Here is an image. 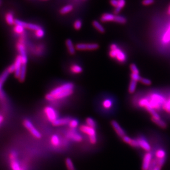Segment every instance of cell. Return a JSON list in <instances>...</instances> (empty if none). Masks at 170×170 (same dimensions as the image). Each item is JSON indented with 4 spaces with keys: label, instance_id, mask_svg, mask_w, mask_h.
<instances>
[{
    "label": "cell",
    "instance_id": "6da1fadb",
    "mask_svg": "<svg viewBox=\"0 0 170 170\" xmlns=\"http://www.w3.org/2000/svg\"><path fill=\"white\" fill-rule=\"evenodd\" d=\"M74 91V85L71 83L62 84L52 90L50 93L54 101L63 99L72 95Z\"/></svg>",
    "mask_w": 170,
    "mask_h": 170
},
{
    "label": "cell",
    "instance_id": "7a4b0ae2",
    "mask_svg": "<svg viewBox=\"0 0 170 170\" xmlns=\"http://www.w3.org/2000/svg\"><path fill=\"white\" fill-rule=\"evenodd\" d=\"M147 98L149 101V105L157 111L163 109V105L167 100L163 95L158 93H152Z\"/></svg>",
    "mask_w": 170,
    "mask_h": 170
},
{
    "label": "cell",
    "instance_id": "3957f363",
    "mask_svg": "<svg viewBox=\"0 0 170 170\" xmlns=\"http://www.w3.org/2000/svg\"><path fill=\"white\" fill-rule=\"evenodd\" d=\"M9 165L12 170H26V168L23 163L19 161L18 156L15 150H12L9 153Z\"/></svg>",
    "mask_w": 170,
    "mask_h": 170
},
{
    "label": "cell",
    "instance_id": "277c9868",
    "mask_svg": "<svg viewBox=\"0 0 170 170\" xmlns=\"http://www.w3.org/2000/svg\"><path fill=\"white\" fill-rule=\"evenodd\" d=\"M79 130L85 134L89 137V142L91 144L95 145L97 143V137H96V132L95 128H91L86 124H82L79 126Z\"/></svg>",
    "mask_w": 170,
    "mask_h": 170
},
{
    "label": "cell",
    "instance_id": "5b68a950",
    "mask_svg": "<svg viewBox=\"0 0 170 170\" xmlns=\"http://www.w3.org/2000/svg\"><path fill=\"white\" fill-rule=\"evenodd\" d=\"M23 124L24 127L29 132V133H31L34 137L39 139L42 137L41 134L36 128H35V126H34L33 123L30 120L28 119H24L23 122Z\"/></svg>",
    "mask_w": 170,
    "mask_h": 170
},
{
    "label": "cell",
    "instance_id": "8992f818",
    "mask_svg": "<svg viewBox=\"0 0 170 170\" xmlns=\"http://www.w3.org/2000/svg\"><path fill=\"white\" fill-rule=\"evenodd\" d=\"M109 55L112 58L116 59L120 63H124L127 60V55L121 49L117 47L114 50H110Z\"/></svg>",
    "mask_w": 170,
    "mask_h": 170
},
{
    "label": "cell",
    "instance_id": "52a82bcc",
    "mask_svg": "<svg viewBox=\"0 0 170 170\" xmlns=\"http://www.w3.org/2000/svg\"><path fill=\"white\" fill-rule=\"evenodd\" d=\"M17 48L20 53V55L21 56L23 65H26L27 63V57L26 54L24 37L23 36H22L19 40L18 43L17 44Z\"/></svg>",
    "mask_w": 170,
    "mask_h": 170
},
{
    "label": "cell",
    "instance_id": "ba28073f",
    "mask_svg": "<svg viewBox=\"0 0 170 170\" xmlns=\"http://www.w3.org/2000/svg\"><path fill=\"white\" fill-rule=\"evenodd\" d=\"M44 112L47 119L52 124L58 119V113L54 107L46 106L45 107Z\"/></svg>",
    "mask_w": 170,
    "mask_h": 170
},
{
    "label": "cell",
    "instance_id": "9c48e42d",
    "mask_svg": "<svg viewBox=\"0 0 170 170\" xmlns=\"http://www.w3.org/2000/svg\"><path fill=\"white\" fill-rule=\"evenodd\" d=\"M154 152L150 151V152H147L145 154L144 156L143 159L142 166V170H148L150 164L152 163V160L153 159V156H154Z\"/></svg>",
    "mask_w": 170,
    "mask_h": 170
},
{
    "label": "cell",
    "instance_id": "30bf717a",
    "mask_svg": "<svg viewBox=\"0 0 170 170\" xmlns=\"http://www.w3.org/2000/svg\"><path fill=\"white\" fill-rule=\"evenodd\" d=\"M66 137L68 139L72 141L75 142L79 143L83 141V137L79 133H77L75 129H70L66 134Z\"/></svg>",
    "mask_w": 170,
    "mask_h": 170
},
{
    "label": "cell",
    "instance_id": "8fae6325",
    "mask_svg": "<svg viewBox=\"0 0 170 170\" xmlns=\"http://www.w3.org/2000/svg\"><path fill=\"white\" fill-rule=\"evenodd\" d=\"M139 143L140 148H142L143 150L147 152H150L152 150V147L150 144L148 140L145 138L143 135H140L136 138Z\"/></svg>",
    "mask_w": 170,
    "mask_h": 170
},
{
    "label": "cell",
    "instance_id": "7c38bea8",
    "mask_svg": "<svg viewBox=\"0 0 170 170\" xmlns=\"http://www.w3.org/2000/svg\"><path fill=\"white\" fill-rule=\"evenodd\" d=\"M78 50H95L99 48L97 44H78L75 46Z\"/></svg>",
    "mask_w": 170,
    "mask_h": 170
},
{
    "label": "cell",
    "instance_id": "4fadbf2b",
    "mask_svg": "<svg viewBox=\"0 0 170 170\" xmlns=\"http://www.w3.org/2000/svg\"><path fill=\"white\" fill-rule=\"evenodd\" d=\"M15 66V72L14 75L17 78H18L20 77L22 67V60L21 56L19 55L16 57L14 63Z\"/></svg>",
    "mask_w": 170,
    "mask_h": 170
},
{
    "label": "cell",
    "instance_id": "5bb4252c",
    "mask_svg": "<svg viewBox=\"0 0 170 170\" xmlns=\"http://www.w3.org/2000/svg\"><path fill=\"white\" fill-rule=\"evenodd\" d=\"M111 124L112 126V128H114L115 132L119 137L122 138L124 135H126L125 131L123 128H122L121 126L119 125V124L116 121L112 120V121L111 122Z\"/></svg>",
    "mask_w": 170,
    "mask_h": 170
},
{
    "label": "cell",
    "instance_id": "9a60e30c",
    "mask_svg": "<svg viewBox=\"0 0 170 170\" xmlns=\"http://www.w3.org/2000/svg\"><path fill=\"white\" fill-rule=\"evenodd\" d=\"M70 117H62V118H58L52 124L54 127H60V126H65L68 124L70 122Z\"/></svg>",
    "mask_w": 170,
    "mask_h": 170
},
{
    "label": "cell",
    "instance_id": "2e32d148",
    "mask_svg": "<svg viewBox=\"0 0 170 170\" xmlns=\"http://www.w3.org/2000/svg\"><path fill=\"white\" fill-rule=\"evenodd\" d=\"M155 157L158 159L166 158V152L163 148H158L155 152Z\"/></svg>",
    "mask_w": 170,
    "mask_h": 170
},
{
    "label": "cell",
    "instance_id": "e0dca14e",
    "mask_svg": "<svg viewBox=\"0 0 170 170\" xmlns=\"http://www.w3.org/2000/svg\"><path fill=\"white\" fill-rule=\"evenodd\" d=\"M115 16L116 15L111 13H104L101 17V21L103 22H114Z\"/></svg>",
    "mask_w": 170,
    "mask_h": 170
},
{
    "label": "cell",
    "instance_id": "ac0fdd59",
    "mask_svg": "<svg viewBox=\"0 0 170 170\" xmlns=\"http://www.w3.org/2000/svg\"><path fill=\"white\" fill-rule=\"evenodd\" d=\"M50 142H51L52 145L55 148L60 147L61 144V139L58 135H56V134L52 135Z\"/></svg>",
    "mask_w": 170,
    "mask_h": 170
},
{
    "label": "cell",
    "instance_id": "d6986e66",
    "mask_svg": "<svg viewBox=\"0 0 170 170\" xmlns=\"http://www.w3.org/2000/svg\"><path fill=\"white\" fill-rule=\"evenodd\" d=\"M162 42L164 44H168L170 42V25L163 34L162 37Z\"/></svg>",
    "mask_w": 170,
    "mask_h": 170
},
{
    "label": "cell",
    "instance_id": "ffe728a7",
    "mask_svg": "<svg viewBox=\"0 0 170 170\" xmlns=\"http://www.w3.org/2000/svg\"><path fill=\"white\" fill-rule=\"evenodd\" d=\"M5 19L7 24L9 25H13L15 24V19L14 18V16L11 12H8L7 14H6L5 16Z\"/></svg>",
    "mask_w": 170,
    "mask_h": 170
},
{
    "label": "cell",
    "instance_id": "44dd1931",
    "mask_svg": "<svg viewBox=\"0 0 170 170\" xmlns=\"http://www.w3.org/2000/svg\"><path fill=\"white\" fill-rule=\"evenodd\" d=\"M152 121L154 122V124H156L158 126H159L160 127H161V128H163V129H165L167 128V124L165 122L162 120L161 119H155L154 118H152Z\"/></svg>",
    "mask_w": 170,
    "mask_h": 170
},
{
    "label": "cell",
    "instance_id": "7402d4cb",
    "mask_svg": "<svg viewBox=\"0 0 170 170\" xmlns=\"http://www.w3.org/2000/svg\"><path fill=\"white\" fill-rule=\"evenodd\" d=\"M118 1H119V5L116 8H115L114 10V13L115 14L119 13L121 11L122 9L126 5V1L125 0H118Z\"/></svg>",
    "mask_w": 170,
    "mask_h": 170
},
{
    "label": "cell",
    "instance_id": "603a6c76",
    "mask_svg": "<svg viewBox=\"0 0 170 170\" xmlns=\"http://www.w3.org/2000/svg\"><path fill=\"white\" fill-rule=\"evenodd\" d=\"M66 45L67 47L68 50L71 55H73L75 54V47L73 45L72 40L70 39H68L66 41Z\"/></svg>",
    "mask_w": 170,
    "mask_h": 170
},
{
    "label": "cell",
    "instance_id": "cb8c5ba5",
    "mask_svg": "<svg viewBox=\"0 0 170 170\" xmlns=\"http://www.w3.org/2000/svg\"><path fill=\"white\" fill-rule=\"evenodd\" d=\"M137 86V82L131 80V82L129 85V88H128L129 93L131 94L134 93L136 90Z\"/></svg>",
    "mask_w": 170,
    "mask_h": 170
},
{
    "label": "cell",
    "instance_id": "d4e9b609",
    "mask_svg": "<svg viewBox=\"0 0 170 170\" xmlns=\"http://www.w3.org/2000/svg\"><path fill=\"white\" fill-rule=\"evenodd\" d=\"M70 71L75 74H79L83 71L82 68L78 65H73L70 68Z\"/></svg>",
    "mask_w": 170,
    "mask_h": 170
},
{
    "label": "cell",
    "instance_id": "484cf974",
    "mask_svg": "<svg viewBox=\"0 0 170 170\" xmlns=\"http://www.w3.org/2000/svg\"><path fill=\"white\" fill-rule=\"evenodd\" d=\"M9 74V73L7 71V70H6L4 71L3 72L2 74V75H1V79H0V87H1V89H2L3 84L5 83L6 80V79L8 77Z\"/></svg>",
    "mask_w": 170,
    "mask_h": 170
},
{
    "label": "cell",
    "instance_id": "4316f807",
    "mask_svg": "<svg viewBox=\"0 0 170 170\" xmlns=\"http://www.w3.org/2000/svg\"><path fill=\"white\" fill-rule=\"evenodd\" d=\"M65 163L67 170H75V166L71 158H66L65 160Z\"/></svg>",
    "mask_w": 170,
    "mask_h": 170
},
{
    "label": "cell",
    "instance_id": "83f0119b",
    "mask_svg": "<svg viewBox=\"0 0 170 170\" xmlns=\"http://www.w3.org/2000/svg\"><path fill=\"white\" fill-rule=\"evenodd\" d=\"M85 123L87 126L90 127L91 128H95L96 127V123L95 121L91 117H88L85 119Z\"/></svg>",
    "mask_w": 170,
    "mask_h": 170
},
{
    "label": "cell",
    "instance_id": "f1b7e54d",
    "mask_svg": "<svg viewBox=\"0 0 170 170\" xmlns=\"http://www.w3.org/2000/svg\"><path fill=\"white\" fill-rule=\"evenodd\" d=\"M73 9V7L72 5H67L61 8L60 10V13L62 14H67L69 12H71Z\"/></svg>",
    "mask_w": 170,
    "mask_h": 170
},
{
    "label": "cell",
    "instance_id": "f546056e",
    "mask_svg": "<svg viewBox=\"0 0 170 170\" xmlns=\"http://www.w3.org/2000/svg\"><path fill=\"white\" fill-rule=\"evenodd\" d=\"M103 107L106 109H109L112 107L113 103L110 99H106L103 102Z\"/></svg>",
    "mask_w": 170,
    "mask_h": 170
},
{
    "label": "cell",
    "instance_id": "4dcf8cb0",
    "mask_svg": "<svg viewBox=\"0 0 170 170\" xmlns=\"http://www.w3.org/2000/svg\"><path fill=\"white\" fill-rule=\"evenodd\" d=\"M94 28H95L96 30H98L99 32H100V33H104L105 32V29L103 27V26L99 22L95 21L93 22V23Z\"/></svg>",
    "mask_w": 170,
    "mask_h": 170
},
{
    "label": "cell",
    "instance_id": "1f68e13d",
    "mask_svg": "<svg viewBox=\"0 0 170 170\" xmlns=\"http://www.w3.org/2000/svg\"><path fill=\"white\" fill-rule=\"evenodd\" d=\"M68 126L70 127V129H75L79 126V122L76 119H72L70 120Z\"/></svg>",
    "mask_w": 170,
    "mask_h": 170
},
{
    "label": "cell",
    "instance_id": "d6a6232c",
    "mask_svg": "<svg viewBox=\"0 0 170 170\" xmlns=\"http://www.w3.org/2000/svg\"><path fill=\"white\" fill-rule=\"evenodd\" d=\"M114 22L117 23L124 24H125L127 22V19L124 17L116 15L115 16V19H114Z\"/></svg>",
    "mask_w": 170,
    "mask_h": 170
},
{
    "label": "cell",
    "instance_id": "836d02e7",
    "mask_svg": "<svg viewBox=\"0 0 170 170\" xmlns=\"http://www.w3.org/2000/svg\"><path fill=\"white\" fill-rule=\"evenodd\" d=\"M24 29L25 28L22 26L16 25L14 28V32L17 34L23 35L24 33Z\"/></svg>",
    "mask_w": 170,
    "mask_h": 170
},
{
    "label": "cell",
    "instance_id": "e575fe53",
    "mask_svg": "<svg viewBox=\"0 0 170 170\" xmlns=\"http://www.w3.org/2000/svg\"><path fill=\"white\" fill-rule=\"evenodd\" d=\"M26 70H27V67L26 65H22V67L21 72V75H20V77L19 78V79L21 82H23L26 78Z\"/></svg>",
    "mask_w": 170,
    "mask_h": 170
},
{
    "label": "cell",
    "instance_id": "d590c367",
    "mask_svg": "<svg viewBox=\"0 0 170 170\" xmlns=\"http://www.w3.org/2000/svg\"><path fill=\"white\" fill-rule=\"evenodd\" d=\"M41 28L40 26L37 24L33 23H27L26 28H27L31 31H36Z\"/></svg>",
    "mask_w": 170,
    "mask_h": 170
},
{
    "label": "cell",
    "instance_id": "8d00e7d4",
    "mask_svg": "<svg viewBox=\"0 0 170 170\" xmlns=\"http://www.w3.org/2000/svg\"><path fill=\"white\" fill-rule=\"evenodd\" d=\"M163 109L168 114H170V96L166 101Z\"/></svg>",
    "mask_w": 170,
    "mask_h": 170
},
{
    "label": "cell",
    "instance_id": "74e56055",
    "mask_svg": "<svg viewBox=\"0 0 170 170\" xmlns=\"http://www.w3.org/2000/svg\"><path fill=\"white\" fill-rule=\"evenodd\" d=\"M130 70H131L132 73L138 74V75L140 74L139 70L138 69L137 65L134 63H132L130 65Z\"/></svg>",
    "mask_w": 170,
    "mask_h": 170
},
{
    "label": "cell",
    "instance_id": "f35d334b",
    "mask_svg": "<svg viewBox=\"0 0 170 170\" xmlns=\"http://www.w3.org/2000/svg\"><path fill=\"white\" fill-rule=\"evenodd\" d=\"M131 80H133L136 82H139L141 80L142 77H141L138 74H134V73H131Z\"/></svg>",
    "mask_w": 170,
    "mask_h": 170
},
{
    "label": "cell",
    "instance_id": "ab89813d",
    "mask_svg": "<svg viewBox=\"0 0 170 170\" xmlns=\"http://www.w3.org/2000/svg\"><path fill=\"white\" fill-rule=\"evenodd\" d=\"M35 34L37 38H41L44 36V31L42 28H40L37 31H35Z\"/></svg>",
    "mask_w": 170,
    "mask_h": 170
},
{
    "label": "cell",
    "instance_id": "60d3db41",
    "mask_svg": "<svg viewBox=\"0 0 170 170\" xmlns=\"http://www.w3.org/2000/svg\"><path fill=\"white\" fill-rule=\"evenodd\" d=\"M129 145H131V147L134 148H137V149H138L140 148L139 143L138 142L137 139H132V140H131Z\"/></svg>",
    "mask_w": 170,
    "mask_h": 170
},
{
    "label": "cell",
    "instance_id": "b9f144b4",
    "mask_svg": "<svg viewBox=\"0 0 170 170\" xmlns=\"http://www.w3.org/2000/svg\"><path fill=\"white\" fill-rule=\"evenodd\" d=\"M157 165H158V160H157V158L155 157V158L153 159L152 163L150 164V167H149V168L148 169V170H154V168H155Z\"/></svg>",
    "mask_w": 170,
    "mask_h": 170
},
{
    "label": "cell",
    "instance_id": "7bdbcfd3",
    "mask_svg": "<svg viewBox=\"0 0 170 170\" xmlns=\"http://www.w3.org/2000/svg\"><path fill=\"white\" fill-rule=\"evenodd\" d=\"M82 22L80 20H77L75 21L74 23V28L76 29V30H79L81 27H82Z\"/></svg>",
    "mask_w": 170,
    "mask_h": 170
},
{
    "label": "cell",
    "instance_id": "ee69618b",
    "mask_svg": "<svg viewBox=\"0 0 170 170\" xmlns=\"http://www.w3.org/2000/svg\"><path fill=\"white\" fill-rule=\"evenodd\" d=\"M140 82L146 85H150L152 84V81L150 79H147L145 78H143V77Z\"/></svg>",
    "mask_w": 170,
    "mask_h": 170
},
{
    "label": "cell",
    "instance_id": "f6af8a7d",
    "mask_svg": "<svg viewBox=\"0 0 170 170\" xmlns=\"http://www.w3.org/2000/svg\"><path fill=\"white\" fill-rule=\"evenodd\" d=\"M155 2V0H143L142 4L144 6H148L152 5Z\"/></svg>",
    "mask_w": 170,
    "mask_h": 170
},
{
    "label": "cell",
    "instance_id": "bcb514c9",
    "mask_svg": "<svg viewBox=\"0 0 170 170\" xmlns=\"http://www.w3.org/2000/svg\"><path fill=\"white\" fill-rule=\"evenodd\" d=\"M166 158H161V159H158L157 158V160H158V165L162 168L163 165L165 163Z\"/></svg>",
    "mask_w": 170,
    "mask_h": 170
},
{
    "label": "cell",
    "instance_id": "7dc6e473",
    "mask_svg": "<svg viewBox=\"0 0 170 170\" xmlns=\"http://www.w3.org/2000/svg\"><path fill=\"white\" fill-rule=\"evenodd\" d=\"M122 139L124 141V142L126 143L127 144H130L132 139L129 137H128L127 135H124V137L122 138Z\"/></svg>",
    "mask_w": 170,
    "mask_h": 170
},
{
    "label": "cell",
    "instance_id": "c3c4849f",
    "mask_svg": "<svg viewBox=\"0 0 170 170\" xmlns=\"http://www.w3.org/2000/svg\"><path fill=\"white\" fill-rule=\"evenodd\" d=\"M7 71L9 73H12L15 72V66L14 64L12 65L11 66H10L9 67L7 68Z\"/></svg>",
    "mask_w": 170,
    "mask_h": 170
},
{
    "label": "cell",
    "instance_id": "681fc988",
    "mask_svg": "<svg viewBox=\"0 0 170 170\" xmlns=\"http://www.w3.org/2000/svg\"><path fill=\"white\" fill-rule=\"evenodd\" d=\"M110 4L113 7L116 8L119 5V1L118 0H110Z\"/></svg>",
    "mask_w": 170,
    "mask_h": 170
},
{
    "label": "cell",
    "instance_id": "f907efd6",
    "mask_svg": "<svg viewBox=\"0 0 170 170\" xmlns=\"http://www.w3.org/2000/svg\"><path fill=\"white\" fill-rule=\"evenodd\" d=\"M0 98H1V101L3 102L5 100V99H6V96H5V94L3 91L2 90V89H1V93H0Z\"/></svg>",
    "mask_w": 170,
    "mask_h": 170
},
{
    "label": "cell",
    "instance_id": "816d5d0a",
    "mask_svg": "<svg viewBox=\"0 0 170 170\" xmlns=\"http://www.w3.org/2000/svg\"><path fill=\"white\" fill-rule=\"evenodd\" d=\"M4 119H4V117L3 116L2 114H1V116H0V124H1V126H2Z\"/></svg>",
    "mask_w": 170,
    "mask_h": 170
},
{
    "label": "cell",
    "instance_id": "f5cc1de1",
    "mask_svg": "<svg viewBox=\"0 0 170 170\" xmlns=\"http://www.w3.org/2000/svg\"><path fill=\"white\" fill-rule=\"evenodd\" d=\"M117 47H118V46H117V45L116 44H112L110 46V50H114V49H117Z\"/></svg>",
    "mask_w": 170,
    "mask_h": 170
},
{
    "label": "cell",
    "instance_id": "db71d44e",
    "mask_svg": "<svg viewBox=\"0 0 170 170\" xmlns=\"http://www.w3.org/2000/svg\"><path fill=\"white\" fill-rule=\"evenodd\" d=\"M161 170V167L157 165L156 167L155 168L154 170Z\"/></svg>",
    "mask_w": 170,
    "mask_h": 170
},
{
    "label": "cell",
    "instance_id": "11a10c76",
    "mask_svg": "<svg viewBox=\"0 0 170 170\" xmlns=\"http://www.w3.org/2000/svg\"><path fill=\"white\" fill-rule=\"evenodd\" d=\"M168 13L169 14V15H170V8H169L168 9Z\"/></svg>",
    "mask_w": 170,
    "mask_h": 170
},
{
    "label": "cell",
    "instance_id": "9f6ffc18",
    "mask_svg": "<svg viewBox=\"0 0 170 170\" xmlns=\"http://www.w3.org/2000/svg\"><path fill=\"white\" fill-rule=\"evenodd\" d=\"M42 1H47V0H42Z\"/></svg>",
    "mask_w": 170,
    "mask_h": 170
},
{
    "label": "cell",
    "instance_id": "6f0895ef",
    "mask_svg": "<svg viewBox=\"0 0 170 170\" xmlns=\"http://www.w3.org/2000/svg\"><path fill=\"white\" fill-rule=\"evenodd\" d=\"M169 8H170V6H169Z\"/></svg>",
    "mask_w": 170,
    "mask_h": 170
}]
</instances>
